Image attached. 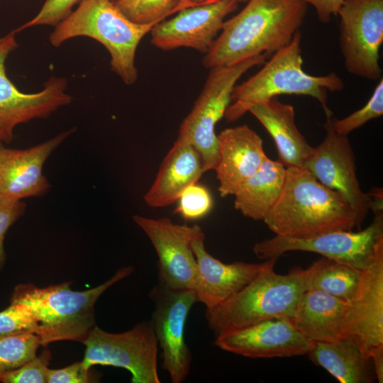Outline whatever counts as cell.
Wrapping results in <instances>:
<instances>
[{"mask_svg":"<svg viewBox=\"0 0 383 383\" xmlns=\"http://www.w3.org/2000/svg\"><path fill=\"white\" fill-rule=\"evenodd\" d=\"M307 6L302 0H248L238 14L224 21L203 65L210 69L274 54L299 30Z\"/></svg>","mask_w":383,"mask_h":383,"instance_id":"obj_1","label":"cell"},{"mask_svg":"<svg viewBox=\"0 0 383 383\" xmlns=\"http://www.w3.org/2000/svg\"><path fill=\"white\" fill-rule=\"evenodd\" d=\"M263 221L277 235L301 239L361 228L356 213L340 194L298 167H286L282 194Z\"/></svg>","mask_w":383,"mask_h":383,"instance_id":"obj_2","label":"cell"},{"mask_svg":"<svg viewBox=\"0 0 383 383\" xmlns=\"http://www.w3.org/2000/svg\"><path fill=\"white\" fill-rule=\"evenodd\" d=\"M133 272L124 267L96 287L74 291L70 282L40 288L33 284L17 285L11 300L25 304L37 323L40 345L62 340L82 342L96 326L94 306L109 287Z\"/></svg>","mask_w":383,"mask_h":383,"instance_id":"obj_3","label":"cell"},{"mask_svg":"<svg viewBox=\"0 0 383 383\" xmlns=\"http://www.w3.org/2000/svg\"><path fill=\"white\" fill-rule=\"evenodd\" d=\"M301 38L298 30L291 42L275 52L257 73L234 86L224 114L228 121L240 118L257 103L284 94L311 96L319 102L326 117L332 116L328 93L342 90L343 81L335 72L313 76L303 70Z\"/></svg>","mask_w":383,"mask_h":383,"instance_id":"obj_4","label":"cell"},{"mask_svg":"<svg viewBox=\"0 0 383 383\" xmlns=\"http://www.w3.org/2000/svg\"><path fill=\"white\" fill-rule=\"evenodd\" d=\"M278 258L266 266L241 290L224 302L206 309L207 323L215 335L265 320L292 321L298 301L306 289V272L294 267L286 274L274 271Z\"/></svg>","mask_w":383,"mask_h":383,"instance_id":"obj_5","label":"cell"},{"mask_svg":"<svg viewBox=\"0 0 383 383\" xmlns=\"http://www.w3.org/2000/svg\"><path fill=\"white\" fill-rule=\"evenodd\" d=\"M76 9L55 26L49 40L55 47L80 36L93 38L109 52L111 71L127 85L138 79L135 58L143 38L157 23L128 19L111 0H82Z\"/></svg>","mask_w":383,"mask_h":383,"instance_id":"obj_6","label":"cell"},{"mask_svg":"<svg viewBox=\"0 0 383 383\" xmlns=\"http://www.w3.org/2000/svg\"><path fill=\"white\" fill-rule=\"evenodd\" d=\"M265 57L260 55L231 65L210 68L200 95L181 123L178 138L188 141L199 152L205 172L214 170L218 162L216 125L224 117L234 86L248 70L263 65Z\"/></svg>","mask_w":383,"mask_h":383,"instance_id":"obj_7","label":"cell"},{"mask_svg":"<svg viewBox=\"0 0 383 383\" xmlns=\"http://www.w3.org/2000/svg\"><path fill=\"white\" fill-rule=\"evenodd\" d=\"M371 210L374 215L372 222L357 232L335 231L302 239L276 235L256 243L252 250L264 260L291 251L315 252L363 270L383 249V200L374 199Z\"/></svg>","mask_w":383,"mask_h":383,"instance_id":"obj_8","label":"cell"},{"mask_svg":"<svg viewBox=\"0 0 383 383\" xmlns=\"http://www.w3.org/2000/svg\"><path fill=\"white\" fill-rule=\"evenodd\" d=\"M82 343L86 347L82 362L88 369L113 366L128 370L133 383L160 382L158 343L150 321L119 333L104 331L96 325Z\"/></svg>","mask_w":383,"mask_h":383,"instance_id":"obj_9","label":"cell"},{"mask_svg":"<svg viewBox=\"0 0 383 383\" xmlns=\"http://www.w3.org/2000/svg\"><path fill=\"white\" fill-rule=\"evenodd\" d=\"M338 14L345 67L357 77L370 80L380 79L383 0H345Z\"/></svg>","mask_w":383,"mask_h":383,"instance_id":"obj_10","label":"cell"},{"mask_svg":"<svg viewBox=\"0 0 383 383\" xmlns=\"http://www.w3.org/2000/svg\"><path fill=\"white\" fill-rule=\"evenodd\" d=\"M149 296L154 303L151 323L161 349L162 368L172 383L187 377L192 352L185 341L184 329L189 311L197 301L191 289H173L158 279Z\"/></svg>","mask_w":383,"mask_h":383,"instance_id":"obj_11","label":"cell"},{"mask_svg":"<svg viewBox=\"0 0 383 383\" xmlns=\"http://www.w3.org/2000/svg\"><path fill=\"white\" fill-rule=\"evenodd\" d=\"M18 45L13 31L0 38V141L9 143L18 124L35 118H44L70 104L72 97L66 92L65 77H50L37 92H21L8 78L5 62Z\"/></svg>","mask_w":383,"mask_h":383,"instance_id":"obj_12","label":"cell"},{"mask_svg":"<svg viewBox=\"0 0 383 383\" xmlns=\"http://www.w3.org/2000/svg\"><path fill=\"white\" fill-rule=\"evenodd\" d=\"M342 339L368 359L383 355V249L361 271L357 289L347 302Z\"/></svg>","mask_w":383,"mask_h":383,"instance_id":"obj_13","label":"cell"},{"mask_svg":"<svg viewBox=\"0 0 383 383\" xmlns=\"http://www.w3.org/2000/svg\"><path fill=\"white\" fill-rule=\"evenodd\" d=\"M325 128V138L318 145L313 147L302 167L323 185L340 194L362 226L371 210L372 194L363 192L360 188L355 157L348 135L335 132L327 121Z\"/></svg>","mask_w":383,"mask_h":383,"instance_id":"obj_14","label":"cell"},{"mask_svg":"<svg viewBox=\"0 0 383 383\" xmlns=\"http://www.w3.org/2000/svg\"><path fill=\"white\" fill-rule=\"evenodd\" d=\"M133 221L143 231L158 257V279L173 289H193L196 260L192 240L198 225L189 226L169 218H151L139 215Z\"/></svg>","mask_w":383,"mask_h":383,"instance_id":"obj_15","label":"cell"},{"mask_svg":"<svg viewBox=\"0 0 383 383\" xmlns=\"http://www.w3.org/2000/svg\"><path fill=\"white\" fill-rule=\"evenodd\" d=\"M220 349L250 358L291 357L307 355L315 342L284 318H273L220 333Z\"/></svg>","mask_w":383,"mask_h":383,"instance_id":"obj_16","label":"cell"},{"mask_svg":"<svg viewBox=\"0 0 383 383\" xmlns=\"http://www.w3.org/2000/svg\"><path fill=\"white\" fill-rule=\"evenodd\" d=\"M238 6L234 1L220 0L182 9L174 17L152 28L151 43L164 50L189 48L206 54L221 30L226 17Z\"/></svg>","mask_w":383,"mask_h":383,"instance_id":"obj_17","label":"cell"},{"mask_svg":"<svg viewBox=\"0 0 383 383\" xmlns=\"http://www.w3.org/2000/svg\"><path fill=\"white\" fill-rule=\"evenodd\" d=\"M76 131H65L27 149H11L0 141V194L16 200L40 196L51 185L43 173L51 153Z\"/></svg>","mask_w":383,"mask_h":383,"instance_id":"obj_18","label":"cell"},{"mask_svg":"<svg viewBox=\"0 0 383 383\" xmlns=\"http://www.w3.org/2000/svg\"><path fill=\"white\" fill-rule=\"evenodd\" d=\"M204 240V233L198 226L192 240V248L196 260L192 289L197 301L203 304L206 309H211L241 290L266 266L267 260L262 263H223L207 252Z\"/></svg>","mask_w":383,"mask_h":383,"instance_id":"obj_19","label":"cell"},{"mask_svg":"<svg viewBox=\"0 0 383 383\" xmlns=\"http://www.w3.org/2000/svg\"><path fill=\"white\" fill-rule=\"evenodd\" d=\"M219 160L215 168L221 197L233 195L266 158L263 141L248 125L222 131L218 135Z\"/></svg>","mask_w":383,"mask_h":383,"instance_id":"obj_20","label":"cell"},{"mask_svg":"<svg viewBox=\"0 0 383 383\" xmlns=\"http://www.w3.org/2000/svg\"><path fill=\"white\" fill-rule=\"evenodd\" d=\"M204 172L199 152L188 141L177 138L163 159L144 200L155 208L171 205L186 188L197 183Z\"/></svg>","mask_w":383,"mask_h":383,"instance_id":"obj_21","label":"cell"},{"mask_svg":"<svg viewBox=\"0 0 383 383\" xmlns=\"http://www.w3.org/2000/svg\"><path fill=\"white\" fill-rule=\"evenodd\" d=\"M248 111L274 140L278 153L277 161L285 167H302L313 147L296 126L294 107L274 97L252 106Z\"/></svg>","mask_w":383,"mask_h":383,"instance_id":"obj_22","label":"cell"},{"mask_svg":"<svg viewBox=\"0 0 383 383\" xmlns=\"http://www.w3.org/2000/svg\"><path fill=\"white\" fill-rule=\"evenodd\" d=\"M347 302L315 289H306L301 296L291 321L294 327L313 342L342 339Z\"/></svg>","mask_w":383,"mask_h":383,"instance_id":"obj_23","label":"cell"},{"mask_svg":"<svg viewBox=\"0 0 383 383\" xmlns=\"http://www.w3.org/2000/svg\"><path fill=\"white\" fill-rule=\"evenodd\" d=\"M286 167L267 156L259 169L233 194L234 207L244 216L263 221L279 198Z\"/></svg>","mask_w":383,"mask_h":383,"instance_id":"obj_24","label":"cell"},{"mask_svg":"<svg viewBox=\"0 0 383 383\" xmlns=\"http://www.w3.org/2000/svg\"><path fill=\"white\" fill-rule=\"evenodd\" d=\"M307 355L311 362L325 369L340 383H372L376 379L372 360L343 339L315 342Z\"/></svg>","mask_w":383,"mask_h":383,"instance_id":"obj_25","label":"cell"},{"mask_svg":"<svg viewBox=\"0 0 383 383\" xmlns=\"http://www.w3.org/2000/svg\"><path fill=\"white\" fill-rule=\"evenodd\" d=\"M361 271L323 257L305 269L306 289H318L348 302L357 289Z\"/></svg>","mask_w":383,"mask_h":383,"instance_id":"obj_26","label":"cell"},{"mask_svg":"<svg viewBox=\"0 0 383 383\" xmlns=\"http://www.w3.org/2000/svg\"><path fill=\"white\" fill-rule=\"evenodd\" d=\"M41 346L33 333L24 332L0 338V375L15 370L36 356Z\"/></svg>","mask_w":383,"mask_h":383,"instance_id":"obj_27","label":"cell"},{"mask_svg":"<svg viewBox=\"0 0 383 383\" xmlns=\"http://www.w3.org/2000/svg\"><path fill=\"white\" fill-rule=\"evenodd\" d=\"M113 2L128 19L140 24L157 23L179 11L176 0H116Z\"/></svg>","mask_w":383,"mask_h":383,"instance_id":"obj_28","label":"cell"},{"mask_svg":"<svg viewBox=\"0 0 383 383\" xmlns=\"http://www.w3.org/2000/svg\"><path fill=\"white\" fill-rule=\"evenodd\" d=\"M382 114L383 79L380 78L370 99L363 107L341 119H333L332 116H329L326 117V121L335 132L340 135H348L367 122L380 117Z\"/></svg>","mask_w":383,"mask_h":383,"instance_id":"obj_29","label":"cell"},{"mask_svg":"<svg viewBox=\"0 0 383 383\" xmlns=\"http://www.w3.org/2000/svg\"><path fill=\"white\" fill-rule=\"evenodd\" d=\"M175 213L187 220H195L206 216L212 209L213 199L209 191L197 183L186 188L178 199Z\"/></svg>","mask_w":383,"mask_h":383,"instance_id":"obj_30","label":"cell"},{"mask_svg":"<svg viewBox=\"0 0 383 383\" xmlns=\"http://www.w3.org/2000/svg\"><path fill=\"white\" fill-rule=\"evenodd\" d=\"M36 321L25 304L11 300L10 305L0 311V338L24 332L36 334Z\"/></svg>","mask_w":383,"mask_h":383,"instance_id":"obj_31","label":"cell"},{"mask_svg":"<svg viewBox=\"0 0 383 383\" xmlns=\"http://www.w3.org/2000/svg\"><path fill=\"white\" fill-rule=\"evenodd\" d=\"M51 360L49 350H43L38 356L17 369L0 375V382L4 383H45Z\"/></svg>","mask_w":383,"mask_h":383,"instance_id":"obj_32","label":"cell"},{"mask_svg":"<svg viewBox=\"0 0 383 383\" xmlns=\"http://www.w3.org/2000/svg\"><path fill=\"white\" fill-rule=\"evenodd\" d=\"M82 0H45L34 18L21 26L15 31L20 32L38 26H56L73 11L74 6Z\"/></svg>","mask_w":383,"mask_h":383,"instance_id":"obj_33","label":"cell"},{"mask_svg":"<svg viewBox=\"0 0 383 383\" xmlns=\"http://www.w3.org/2000/svg\"><path fill=\"white\" fill-rule=\"evenodd\" d=\"M26 204L0 194V269L4 266L6 254L4 247L5 235L9 228L26 211Z\"/></svg>","mask_w":383,"mask_h":383,"instance_id":"obj_34","label":"cell"},{"mask_svg":"<svg viewBox=\"0 0 383 383\" xmlns=\"http://www.w3.org/2000/svg\"><path fill=\"white\" fill-rule=\"evenodd\" d=\"M89 370L83 362H77L61 369H48V383H87L91 382Z\"/></svg>","mask_w":383,"mask_h":383,"instance_id":"obj_35","label":"cell"},{"mask_svg":"<svg viewBox=\"0 0 383 383\" xmlns=\"http://www.w3.org/2000/svg\"><path fill=\"white\" fill-rule=\"evenodd\" d=\"M312 5L318 20L323 23H328L333 15L338 12L345 0H302Z\"/></svg>","mask_w":383,"mask_h":383,"instance_id":"obj_36","label":"cell"},{"mask_svg":"<svg viewBox=\"0 0 383 383\" xmlns=\"http://www.w3.org/2000/svg\"><path fill=\"white\" fill-rule=\"evenodd\" d=\"M177 2V8L178 10L180 11L182 9L192 7L194 6L201 5V4H211L213 3L220 0H176ZM237 3H245L248 0H232Z\"/></svg>","mask_w":383,"mask_h":383,"instance_id":"obj_37","label":"cell"},{"mask_svg":"<svg viewBox=\"0 0 383 383\" xmlns=\"http://www.w3.org/2000/svg\"><path fill=\"white\" fill-rule=\"evenodd\" d=\"M111 1H115L116 0H111Z\"/></svg>","mask_w":383,"mask_h":383,"instance_id":"obj_38","label":"cell"}]
</instances>
